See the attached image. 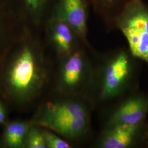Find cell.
<instances>
[{"mask_svg":"<svg viewBox=\"0 0 148 148\" xmlns=\"http://www.w3.org/2000/svg\"><path fill=\"white\" fill-rule=\"evenodd\" d=\"M131 65L127 53L121 52L106 65L103 75L100 98L107 100L118 95L129 78Z\"/></svg>","mask_w":148,"mask_h":148,"instance_id":"cell-5","label":"cell"},{"mask_svg":"<svg viewBox=\"0 0 148 148\" xmlns=\"http://www.w3.org/2000/svg\"><path fill=\"white\" fill-rule=\"evenodd\" d=\"M147 137H148V131H147Z\"/></svg>","mask_w":148,"mask_h":148,"instance_id":"cell-16","label":"cell"},{"mask_svg":"<svg viewBox=\"0 0 148 148\" xmlns=\"http://www.w3.org/2000/svg\"><path fill=\"white\" fill-rule=\"evenodd\" d=\"M73 30L65 21L56 23L51 29V37L59 58L73 52L74 36Z\"/></svg>","mask_w":148,"mask_h":148,"instance_id":"cell-9","label":"cell"},{"mask_svg":"<svg viewBox=\"0 0 148 148\" xmlns=\"http://www.w3.org/2000/svg\"><path fill=\"white\" fill-rule=\"evenodd\" d=\"M30 123L70 139L82 137L90 126L85 104L73 98L48 101L39 107Z\"/></svg>","mask_w":148,"mask_h":148,"instance_id":"cell-2","label":"cell"},{"mask_svg":"<svg viewBox=\"0 0 148 148\" xmlns=\"http://www.w3.org/2000/svg\"><path fill=\"white\" fill-rule=\"evenodd\" d=\"M139 125H119L108 127L100 142L103 148H127L132 143Z\"/></svg>","mask_w":148,"mask_h":148,"instance_id":"cell-7","label":"cell"},{"mask_svg":"<svg viewBox=\"0 0 148 148\" xmlns=\"http://www.w3.org/2000/svg\"><path fill=\"white\" fill-rule=\"evenodd\" d=\"M29 7L32 10H36L39 5L41 0H26Z\"/></svg>","mask_w":148,"mask_h":148,"instance_id":"cell-14","label":"cell"},{"mask_svg":"<svg viewBox=\"0 0 148 148\" xmlns=\"http://www.w3.org/2000/svg\"><path fill=\"white\" fill-rule=\"evenodd\" d=\"M6 112L4 106L0 102V124L3 123L5 120Z\"/></svg>","mask_w":148,"mask_h":148,"instance_id":"cell-15","label":"cell"},{"mask_svg":"<svg viewBox=\"0 0 148 148\" xmlns=\"http://www.w3.org/2000/svg\"><path fill=\"white\" fill-rule=\"evenodd\" d=\"M86 62L81 52L75 51L62 58L57 77V89L63 95H75L83 85Z\"/></svg>","mask_w":148,"mask_h":148,"instance_id":"cell-4","label":"cell"},{"mask_svg":"<svg viewBox=\"0 0 148 148\" xmlns=\"http://www.w3.org/2000/svg\"><path fill=\"white\" fill-rule=\"evenodd\" d=\"M25 148H47L41 127L32 124L27 133Z\"/></svg>","mask_w":148,"mask_h":148,"instance_id":"cell-12","label":"cell"},{"mask_svg":"<svg viewBox=\"0 0 148 148\" xmlns=\"http://www.w3.org/2000/svg\"><path fill=\"white\" fill-rule=\"evenodd\" d=\"M31 125L30 122L18 121L8 123L4 131L5 145L10 148H25L27 133Z\"/></svg>","mask_w":148,"mask_h":148,"instance_id":"cell-10","label":"cell"},{"mask_svg":"<svg viewBox=\"0 0 148 148\" xmlns=\"http://www.w3.org/2000/svg\"><path fill=\"white\" fill-rule=\"evenodd\" d=\"M133 0H93L106 16L108 23L116 27L122 12Z\"/></svg>","mask_w":148,"mask_h":148,"instance_id":"cell-11","label":"cell"},{"mask_svg":"<svg viewBox=\"0 0 148 148\" xmlns=\"http://www.w3.org/2000/svg\"><path fill=\"white\" fill-rule=\"evenodd\" d=\"M148 111V99L137 96L130 98L120 106L112 114L108 127L119 125H139Z\"/></svg>","mask_w":148,"mask_h":148,"instance_id":"cell-6","label":"cell"},{"mask_svg":"<svg viewBox=\"0 0 148 148\" xmlns=\"http://www.w3.org/2000/svg\"><path fill=\"white\" fill-rule=\"evenodd\" d=\"M47 148H70L71 145L67 141L47 130H43Z\"/></svg>","mask_w":148,"mask_h":148,"instance_id":"cell-13","label":"cell"},{"mask_svg":"<svg viewBox=\"0 0 148 148\" xmlns=\"http://www.w3.org/2000/svg\"><path fill=\"white\" fill-rule=\"evenodd\" d=\"M125 36L133 56L148 64V5L133 0L117 22Z\"/></svg>","mask_w":148,"mask_h":148,"instance_id":"cell-3","label":"cell"},{"mask_svg":"<svg viewBox=\"0 0 148 148\" xmlns=\"http://www.w3.org/2000/svg\"><path fill=\"white\" fill-rule=\"evenodd\" d=\"M64 19L74 32L85 40L87 14L84 0H63Z\"/></svg>","mask_w":148,"mask_h":148,"instance_id":"cell-8","label":"cell"},{"mask_svg":"<svg viewBox=\"0 0 148 148\" xmlns=\"http://www.w3.org/2000/svg\"><path fill=\"white\" fill-rule=\"evenodd\" d=\"M46 62L32 48L25 46L2 63L0 85L9 99L25 104L35 99L47 83Z\"/></svg>","mask_w":148,"mask_h":148,"instance_id":"cell-1","label":"cell"}]
</instances>
